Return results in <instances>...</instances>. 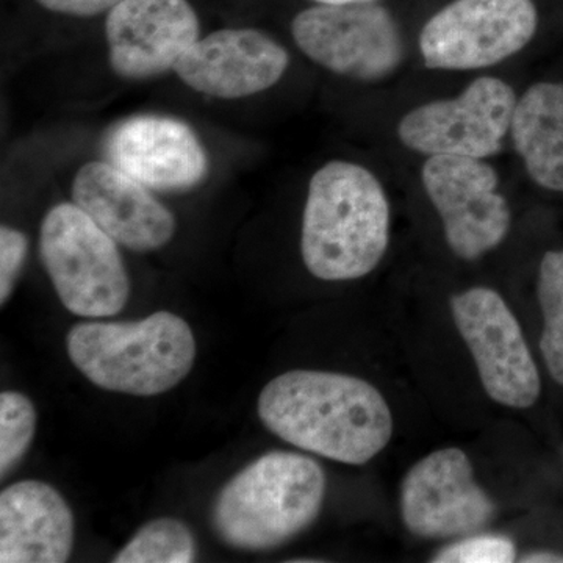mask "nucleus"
I'll list each match as a JSON object with an SVG mask.
<instances>
[{"mask_svg": "<svg viewBox=\"0 0 563 563\" xmlns=\"http://www.w3.org/2000/svg\"><path fill=\"white\" fill-rule=\"evenodd\" d=\"M199 33L188 0H121L106 21L111 69L128 80L162 76L176 68Z\"/></svg>", "mask_w": 563, "mask_h": 563, "instance_id": "12", "label": "nucleus"}, {"mask_svg": "<svg viewBox=\"0 0 563 563\" xmlns=\"http://www.w3.org/2000/svg\"><path fill=\"white\" fill-rule=\"evenodd\" d=\"M496 504L474 481L468 455L444 448L415 463L402 481L404 525L422 539L473 536L490 525Z\"/></svg>", "mask_w": 563, "mask_h": 563, "instance_id": "11", "label": "nucleus"}, {"mask_svg": "<svg viewBox=\"0 0 563 563\" xmlns=\"http://www.w3.org/2000/svg\"><path fill=\"white\" fill-rule=\"evenodd\" d=\"M451 310L493 401L512 409H528L539 401V369L503 296L492 288H470L453 296Z\"/></svg>", "mask_w": 563, "mask_h": 563, "instance_id": "9", "label": "nucleus"}, {"mask_svg": "<svg viewBox=\"0 0 563 563\" xmlns=\"http://www.w3.org/2000/svg\"><path fill=\"white\" fill-rule=\"evenodd\" d=\"M290 55L257 29H222L199 38L177 63L179 79L192 90L220 99H242L274 87Z\"/></svg>", "mask_w": 563, "mask_h": 563, "instance_id": "13", "label": "nucleus"}, {"mask_svg": "<svg viewBox=\"0 0 563 563\" xmlns=\"http://www.w3.org/2000/svg\"><path fill=\"white\" fill-rule=\"evenodd\" d=\"M257 410L266 429L284 442L347 465H365L393 435V415L384 396L347 374H280L263 388Z\"/></svg>", "mask_w": 563, "mask_h": 563, "instance_id": "1", "label": "nucleus"}, {"mask_svg": "<svg viewBox=\"0 0 563 563\" xmlns=\"http://www.w3.org/2000/svg\"><path fill=\"white\" fill-rule=\"evenodd\" d=\"M107 152L114 166L152 190H190L209 173L201 140L176 118H129L110 133Z\"/></svg>", "mask_w": 563, "mask_h": 563, "instance_id": "15", "label": "nucleus"}, {"mask_svg": "<svg viewBox=\"0 0 563 563\" xmlns=\"http://www.w3.org/2000/svg\"><path fill=\"white\" fill-rule=\"evenodd\" d=\"M525 563H563V554L553 551H536L520 559Z\"/></svg>", "mask_w": 563, "mask_h": 563, "instance_id": "24", "label": "nucleus"}, {"mask_svg": "<svg viewBox=\"0 0 563 563\" xmlns=\"http://www.w3.org/2000/svg\"><path fill=\"white\" fill-rule=\"evenodd\" d=\"M29 240L21 231L2 225L0 229V303L5 306L14 290L22 265L27 257Z\"/></svg>", "mask_w": 563, "mask_h": 563, "instance_id": "22", "label": "nucleus"}, {"mask_svg": "<svg viewBox=\"0 0 563 563\" xmlns=\"http://www.w3.org/2000/svg\"><path fill=\"white\" fill-rule=\"evenodd\" d=\"M537 295L543 314L540 351L551 377L563 385V250L543 255Z\"/></svg>", "mask_w": 563, "mask_h": 563, "instance_id": "19", "label": "nucleus"}, {"mask_svg": "<svg viewBox=\"0 0 563 563\" xmlns=\"http://www.w3.org/2000/svg\"><path fill=\"white\" fill-rule=\"evenodd\" d=\"M321 5H347V3L377 2V0H313Z\"/></svg>", "mask_w": 563, "mask_h": 563, "instance_id": "25", "label": "nucleus"}, {"mask_svg": "<svg viewBox=\"0 0 563 563\" xmlns=\"http://www.w3.org/2000/svg\"><path fill=\"white\" fill-rule=\"evenodd\" d=\"M43 9L76 18H91L110 11L121 0H36Z\"/></svg>", "mask_w": 563, "mask_h": 563, "instance_id": "23", "label": "nucleus"}, {"mask_svg": "<svg viewBox=\"0 0 563 563\" xmlns=\"http://www.w3.org/2000/svg\"><path fill=\"white\" fill-rule=\"evenodd\" d=\"M41 261L63 306L84 318L114 317L131 295L117 242L76 203H58L44 217Z\"/></svg>", "mask_w": 563, "mask_h": 563, "instance_id": "5", "label": "nucleus"}, {"mask_svg": "<svg viewBox=\"0 0 563 563\" xmlns=\"http://www.w3.org/2000/svg\"><path fill=\"white\" fill-rule=\"evenodd\" d=\"M515 151L539 187L563 191V84L539 81L515 106Z\"/></svg>", "mask_w": 563, "mask_h": 563, "instance_id": "17", "label": "nucleus"}, {"mask_svg": "<svg viewBox=\"0 0 563 563\" xmlns=\"http://www.w3.org/2000/svg\"><path fill=\"white\" fill-rule=\"evenodd\" d=\"M324 495L320 463L303 454L273 451L222 487L211 523L222 542L235 550H274L314 523Z\"/></svg>", "mask_w": 563, "mask_h": 563, "instance_id": "3", "label": "nucleus"}, {"mask_svg": "<svg viewBox=\"0 0 563 563\" xmlns=\"http://www.w3.org/2000/svg\"><path fill=\"white\" fill-rule=\"evenodd\" d=\"M74 547V517L52 485L22 481L0 495V562L63 563Z\"/></svg>", "mask_w": 563, "mask_h": 563, "instance_id": "16", "label": "nucleus"}, {"mask_svg": "<svg viewBox=\"0 0 563 563\" xmlns=\"http://www.w3.org/2000/svg\"><path fill=\"white\" fill-rule=\"evenodd\" d=\"M198 544L191 529L176 518H158L144 525L131 542L114 555V563H190Z\"/></svg>", "mask_w": 563, "mask_h": 563, "instance_id": "18", "label": "nucleus"}, {"mask_svg": "<svg viewBox=\"0 0 563 563\" xmlns=\"http://www.w3.org/2000/svg\"><path fill=\"white\" fill-rule=\"evenodd\" d=\"M517 558V547L509 537L495 533L466 536L433 555L435 563H510Z\"/></svg>", "mask_w": 563, "mask_h": 563, "instance_id": "21", "label": "nucleus"}, {"mask_svg": "<svg viewBox=\"0 0 563 563\" xmlns=\"http://www.w3.org/2000/svg\"><path fill=\"white\" fill-rule=\"evenodd\" d=\"M73 201L114 242L136 252L161 250L176 233V218L146 185L113 163L81 166L70 188Z\"/></svg>", "mask_w": 563, "mask_h": 563, "instance_id": "14", "label": "nucleus"}, {"mask_svg": "<svg viewBox=\"0 0 563 563\" xmlns=\"http://www.w3.org/2000/svg\"><path fill=\"white\" fill-rule=\"evenodd\" d=\"M422 187L443 222L448 246L463 261L495 250L510 231L509 202L498 191V173L481 158L431 155Z\"/></svg>", "mask_w": 563, "mask_h": 563, "instance_id": "10", "label": "nucleus"}, {"mask_svg": "<svg viewBox=\"0 0 563 563\" xmlns=\"http://www.w3.org/2000/svg\"><path fill=\"white\" fill-rule=\"evenodd\" d=\"M36 429L35 406L16 391L0 395V477L5 479L27 453Z\"/></svg>", "mask_w": 563, "mask_h": 563, "instance_id": "20", "label": "nucleus"}, {"mask_svg": "<svg viewBox=\"0 0 563 563\" xmlns=\"http://www.w3.org/2000/svg\"><path fill=\"white\" fill-rule=\"evenodd\" d=\"M291 35L321 68L365 84L388 79L406 55L398 21L377 2L318 3L296 14Z\"/></svg>", "mask_w": 563, "mask_h": 563, "instance_id": "6", "label": "nucleus"}, {"mask_svg": "<svg viewBox=\"0 0 563 563\" xmlns=\"http://www.w3.org/2000/svg\"><path fill=\"white\" fill-rule=\"evenodd\" d=\"M390 240V203L357 163L333 161L313 174L303 207L302 261L317 279L354 280L376 269Z\"/></svg>", "mask_w": 563, "mask_h": 563, "instance_id": "2", "label": "nucleus"}, {"mask_svg": "<svg viewBox=\"0 0 563 563\" xmlns=\"http://www.w3.org/2000/svg\"><path fill=\"white\" fill-rule=\"evenodd\" d=\"M537 25L533 0H453L421 29L422 60L431 69L490 68L523 51Z\"/></svg>", "mask_w": 563, "mask_h": 563, "instance_id": "7", "label": "nucleus"}, {"mask_svg": "<svg viewBox=\"0 0 563 563\" xmlns=\"http://www.w3.org/2000/svg\"><path fill=\"white\" fill-rule=\"evenodd\" d=\"M514 88L498 77H479L453 99L422 103L404 114L398 139L418 154L493 157L503 150L517 106Z\"/></svg>", "mask_w": 563, "mask_h": 563, "instance_id": "8", "label": "nucleus"}, {"mask_svg": "<svg viewBox=\"0 0 563 563\" xmlns=\"http://www.w3.org/2000/svg\"><path fill=\"white\" fill-rule=\"evenodd\" d=\"M73 365L103 390L155 396L190 374L196 342L184 318L152 313L140 321L80 322L66 336Z\"/></svg>", "mask_w": 563, "mask_h": 563, "instance_id": "4", "label": "nucleus"}]
</instances>
